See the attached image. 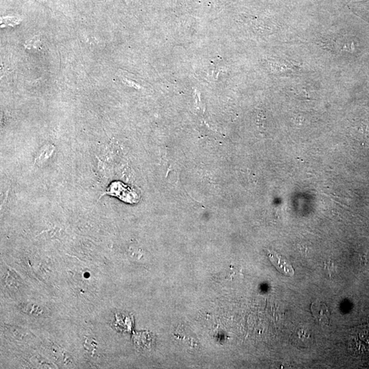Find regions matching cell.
<instances>
[{"label":"cell","mask_w":369,"mask_h":369,"mask_svg":"<svg viewBox=\"0 0 369 369\" xmlns=\"http://www.w3.org/2000/svg\"><path fill=\"white\" fill-rule=\"evenodd\" d=\"M106 194L118 197L124 202L130 204L137 203L140 200V196L134 189L119 181L112 183Z\"/></svg>","instance_id":"obj_1"},{"label":"cell","mask_w":369,"mask_h":369,"mask_svg":"<svg viewBox=\"0 0 369 369\" xmlns=\"http://www.w3.org/2000/svg\"><path fill=\"white\" fill-rule=\"evenodd\" d=\"M310 310L312 316L319 324L328 326L330 319V312L328 307L321 301H315L312 303Z\"/></svg>","instance_id":"obj_2"},{"label":"cell","mask_w":369,"mask_h":369,"mask_svg":"<svg viewBox=\"0 0 369 369\" xmlns=\"http://www.w3.org/2000/svg\"><path fill=\"white\" fill-rule=\"evenodd\" d=\"M268 256L272 264L276 267L278 271L288 276L294 275L295 272L293 267L283 256L274 251L270 250H268Z\"/></svg>","instance_id":"obj_3"}]
</instances>
